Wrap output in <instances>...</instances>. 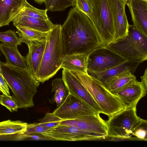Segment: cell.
Segmentation results:
<instances>
[{
    "instance_id": "836d02e7",
    "label": "cell",
    "mask_w": 147,
    "mask_h": 147,
    "mask_svg": "<svg viewBox=\"0 0 147 147\" xmlns=\"http://www.w3.org/2000/svg\"><path fill=\"white\" fill-rule=\"evenodd\" d=\"M0 90L3 94L10 95L8 86L1 73L0 74Z\"/></svg>"
},
{
    "instance_id": "d590c367",
    "label": "cell",
    "mask_w": 147,
    "mask_h": 147,
    "mask_svg": "<svg viewBox=\"0 0 147 147\" xmlns=\"http://www.w3.org/2000/svg\"><path fill=\"white\" fill-rule=\"evenodd\" d=\"M36 2L41 4L44 3L45 0H34Z\"/></svg>"
},
{
    "instance_id": "44dd1931",
    "label": "cell",
    "mask_w": 147,
    "mask_h": 147,
    "mask_svg": "<svg viewBox=\"0 0 147 147\" xmlns=\"http://www.w3.org/2000/svg\"><path fill=\"white\" fill-rule=\"evenodd\" d=\"M88 56L84 54L64 55L61 68L69 71H76L88 73Z\"/></svg>"
},
{
    "instance_id": "7a4b0ae2",
    "label": "cell",
    "mask_w": 147,
    "mask_h": 147,
    "mask_svg": "<svg viewBox=\"0 0 147 147\" xmlns=\"http://www.w3.org/2000/svg\"><path fill=\"white\" fill-rule=\"evenodd\" d=\"M0 69L18 109L33 107V98L40 84L28 68H20L1 62Z\"/></svg>"
},
{
    "instance_id": "f35d334b",
    "label": "cell",
    "mask_w": 147,
    "mask_h": 147,
    "mask_svg": "<svg viewBox=\"0 0 147 147\" xmlns=\"http://www.w3.org/2000/svg\"></svg>"
},
{
    "instance_id": "cb8c5ba5",
    "label": "cell",
    "mask_w": 147,
    "mask_h": 147,
    "mask_svg": "<svg viewBox=\"0 0 147 147\" xmlns=\"http://www.w3.org/2000/svg\"><path fill=\"white\" fill-rule=\"evenodd\" d=\"M136 77L130 72L124 73L110 81L105 87L114 94L136 80Z\"/></svg>"
},
{
    "instance_id": "2e32d148",
    "label": "cell",
    "mask_w": 147,
    "mask_h": 147,
    "mask_svg": "<svg viewBox=\"0 0 147 147\" xmlns=\"http://www.w3.org/2000/svg\"><path fill=\"white\" fill-rule=\"evenodd\" d=\"M133 25L147 37V1L128 0L127 2Z\"/></svg>"
},
{
    "instance_id": "f546056e",
    "label": "cell",
    "mask_w": 147,
    "mask_h": 147,
    "mask_svg": "<svg viewBox=\"0 0 147 147\" xmlns=\"http://www.w3.org/2000/svg\"><path fill=\"white\" fill-rule=\"evenodd\" d=\"M62 120L56 116L53 113H46L44 117L39 121L43 125L50 129L59 125Z\"/></svg>"
},
{
    "instance_id": "5b68a950",
    "label": "cell",
    "mask_w": 147,
    "mask_h": 147,
    "mask_svg": "<svg viewBox=\"0 0 147 147\" xmlns=\"http://www.w3.org/2000/svg\"><path fill=\"white\" fill-rule=\"evenodd\" d=\"M107 47L129 61L140 63L147 59V37L133 25H129L125 36Z\"/></svg>"
},
{
    "instance_id": "3957f363",
    "label": "cell",
    "mask_w": 147,
    "mask_h": 147,
    "mask_svg": "<svg viewBox=\"0 0 147 147\" xmlns=\"http://www.w3.org/2000/svg\"><path fill=\"white\" fill-rule=\"evenodd\" d=\"M61 25L57 24L49 32L35 79L43 83L53 77L61 68L64 55Z\"/></svg>"
},
{
    "instance_id": "ffe728a7",
    "label": "cell",
    "mask_w": 147,
    "mask_h": 147,
    "mask_svg": "<svg viewBox=\"0 0 147 147\" xmlns=\"http://www.w3.org/2000/svg\"><path fill=\"white\" fill-rule=\"evenodd\" d=\"M17 46L3 43L0 44V51L5 56L7 64L20 68L27 69L26 57L21 55Z\"/></svg>"
},
{
    "instance_id": "4fadbf2b",
    "label": "cell",
    "mask_w": 147,
    "mask_h": 147,
    "mask_svg": "<svg viewBox=\"0 0 147 147\" xmlns=\"http://www.w3.org/2000/svg\"><path fill=\"white\" fill-rule=\"evenodd\" d=\"M114 20L116 40L127 34L129 24L125 12L127 0H108Z\"/></svg>"
},
{
    "instance_id": "8d00e7d4",
    "label": "cell",
    "mask_w": 147,
    "mask_h": 147,
    "mask_svg": "<svg viewBox=\"0 0 147 147\" xmlns=\"http://www.w3.org/2000/svg\"><path fill=\"white\" fill-rule=\"evenodd\" d=\"M142 0L147 1V0Z\"/></svg>"
},
{
    "instance_id": "4dcf8cb0",
    "label": "cell",
    "mask_w": 147,
    "mask_h": 147,
    "mask_svg": "<svg viewBox=\"0 0 147 147\" xmlns=\"http://www.w3.org/2000/svg\"><path fill=\"white\" fill-rule=\"evenodd\" d=\"M75 6L86 15L90 20L92 19L93 12L89 0H75Z\"/></svg>"
},
{
    "instance_id": "277c9868",
    "label": "cell",
    "mask_w": 147,
    "mask_h": 147,
    "mask_svg": "<svg viewBox=\"0 0 147 147\" xmlns=\"http://www.w3.org/2000/svg\"><path fill=\"white\" fill-rule=\"evenodd\" d=\"M69 71L88 91L100 109L101 113L109 117L126 108L117 96L88 73L76 71Z\"/></svg>"
},
{
    "instance_id": "52a82bcc",
    "label": "cell",
    "mask_w": 147,
    "mask_h": 147,
    "mask_svg": "<svg viewBox=\"0 0 147 147\" xmlns=\"http://www.w3.org/2000/svg\"><path fill=\"white\" fill-rule=\"evenodd\" d=\"M142 119L137 115L136 107L126 108L109 117L106 121L107 137L129 139Z\"/></svg>"
},
{
    "instance_id": "e0dca14e",
    "label": "cell",
    "mask_w": 147,
    "mask_h": 147,
    "mask_svg": "<svg viewBox=\"0 0 147 147\" xmlns=\"http://www.w3.org/2000/svg\"><path fill=\"white\" fill-rule=\"evenodd\" d=\"M46 41L33 40L26 42L28 52L26 57L27 67L35 78L44 53Z\"/></svg>"
},
{
    "instance_id": "ba28073f",
    "label": "cell",
    "mask_w": 147,
    "mask_h": 147,
    "mask_svg": "<svg viewBox=\"0 0 147 147\" xmlns=\"http://www.w3.org/2000/svg\"><path fill=\"white\" fill-rule=\"evenodd\" d=\"M127 60L107 47L97 48L88 56L87 70L101 71L112 68Z\"/></svg>"
},
{
    "instance_id": "d6986e66",
    "label": "cell",
    "mask_w": 147,
    "mask_h": 147,
    "mask_svg": "<svg viewBox=\"0 0 147 147\" xmlns=\"http://www.w3.org/2000/svg\"><path fill=\"white\" fill-rule=\"evenodd\" d=\"M11 22L15 26H20L44 32L50 31L57 25L49 19L45 20L27 16H16Z\"/></svg>"
},
{
    "instance_id": "484cf974",
    "label": "cell",
    "mask_w": 147,
    "mask_h": 147,
    "mask_svg": "<svg viewBox=\"0 0 147 147\" xmlns=\"http://www.w3.org/2000/svg\"><path fill=\"white\" fill-rule=\"evenodd\" d=\"M47 10L36 8L26 1L24 7L16 16H27L45 20L49 19Z\"/></svg>"
},
{
    "instance_id": "8fae6325",
    "label": "cell",
    "mask_w": 147,
    "mask_h": 147,
    "mask_svg": "<svg viewBox=\"0 0 147 147\" xmlns=\"http://www.w3.org/2000/svg\"><path fill=\"white\" fill-rule=\"evenodd\" d=\"M47 140L77 141L93 140L88 133L73 126L59 124L41 134Z\"/></svg>"
},
{
    "instance_id": "d6a6232c",
    "label": "cell",
    "mask_w": 147,
    "mask_h": 147,
    "mask_svg": "<svg viewBox=\"0 0 147 147\" xmlns=\"http://www.w3.org/2000/svg\"><path fill=\"white\" fill-rule=\"evenodd\" d=\"M147 125V120L143 119L140 123L133 132L132 136H135L138 139L146 141Z\"/></svg>"
},
{
    "instance_id": "e575fe53",
    "label": "cell",
    "mask_w": 147,
    "mask_h": 147,
    "mask_svg": "<svg viewBox=\"0 0 147 147\" xmlns=\"http://www.w3.org/2000/svg\"><path fill=\"white\" fill-rule=\"evenodd\" d=\"M141 82L147 89V68H146L143 76H141Z\"/></svg>"
},
{
    "instance_id": "83f0119b",
    "label": "cell",
    "mask_w": 147,
    "mask_h": 147,
    "mask_svg": "<svg viewBox=\"0 0 147 147\" xmlns=\"http://www.w3.org/2000/svg\"><path fill=\"white\" fill-rule=\"evenodd\" d=\"M0 41L4 43L16 46L20 45L22 43L21 38L11 30L0 32Z\"/></svg>"
},
{
    "instance_id": "1f68e13d",
    "label": "cell",
    "mask_w": 147,
    "mask_h": 147,
    "mask_svg": "<svg viewBox=\"0 0 147 147\" xmlns=\"http://www.w3.org/2000/svg\"><path fill=\"white\" fill-rule=\"evenodd\" d=\"M0 104L5 106L9 111L13 112L17 111L18 106L12 96L3 94L1 95Z\"/></svg>"
},
{
    "instance_id": "7c38bea8",
    "label": "cell",
    "mask_w": 147,
    "mask_h": 147,
    "mask_svg": "<svg viewBox=\"0 0 147 147\" xmlns=\"http://www.w3.org/2000/svg\"><path fill=\"white\" fill-rule=\"evenodd\" d=\"M62 79L64 82L68 93L82 99L97 113H101L100 109L88 91L69 71L63 69Z\"/></svg>"
},
{
    "instance_id": "30bf717a",
    "label": "cell",
    "mask_w": 147,
    "mask_h": 147,
    "mask_svg": "<svg viewBox=\"0 0 147 147\" xmlns=\"http://www.w3.org/2000/svg\"><path fill=\"white\" fill-rule=\"evenodd\" d=\"M53 113L63 120L100 114L82 99L70 93L61 105Z\"/></svg>"
},
{
    "instance_id": "9c48e42d",
    "label": "cell",
    "mask_w": 147,
    "mask_h": 147,
    "mask_svg": "<svg viewBox=\"0 0 147 147\" xmlns=\"http://www.w3.org/2000/svg\"><path fill=\"white\" fill-rule=\"evenodd\" d=\"M60 124L76 127L88 133L93 140L107 137L106 121L101 118L99 114L85 115L74 119L63 120Z\"/></svg>"
},
{
    "instance_id": "4316f807",
    "label": "cell",
    "mask_w": 147,
    "mask_h": 147,
    "mask_svg": "<svg viewBox=\"0 0 147 147\" xmlns=\"http://www.w3.org/2000/svg\"><path fill=\"white\" fill-rule=\"evenodd\" d=\"M46 9L51 11H61L71 6H75V0H45Z\"/></svg>"
},
{
    "instance_id": "ac0fdd59",
    "label": "cell",
    "mask_w": 147,
    "mask_h": 147,
    "mask_svg": "<svg viewBox=\"0 0 147 147\" xmlns=\"http://www.w3.org/2000/svg\"><path fill=\"white\" fill-rule=\"evenodd\" d=\"M26 0H0V27L9 25L24 7Z\"/></svg>"
},
{
    "instance_id": "f1b7e54d",
    "label": "cell",
    "mask_w": 147,
    "mask_h": 147,
    "mask_svg": "<svg viewBox=\"0 0 147 147\" xmlns=\"http://www.w3.org/2000/svg\"><path fill=\"white\" fill-rule=\"evenodd\" d=\"M49 129L44 126L40 122L27 124L26 131L23 136L24 138H26L30 135H41L42 133Z\"/></svg>"
},
{
    "instance_id": "8992f818",
    "label": "cell",
    "mask_w": 147,
    "mask_h": 147,
    "mask_svg": "<svg viewBox=\"0 0 147 147\" xmlns=\"http://www.w3.org/2000/svg\"><path fill=\"white\" fill-rule=\"evenodd\" d=\"M93 12L91 20L102 47L116 41L113 17L108 0H89Z\"/></svg>"
},
{
    "instance_id": "d4e9b609",
    "label": "cell",
    "mask_w": 147,
    "mask_h": 147,
    "mask_svg": "<svg viewBox=\"0 0 147 147\" xmlns=\"http://www.w3.org/2000/svg\"><path fill=\"white\" fill-rule=\"evenodd\" d=\"M52 82L51 92L55 93L54 99L57 104V108L63 102L68 92L62 79L56 78Z\"/></svg>"
},
{
    "instance_id": "5bb4252c",
    "label": "cell",
    "mask_w": 147,
    "mask_h": 147,
    "mask_svg": "<svg viewBox=\"0 0 147 147\" xmlns=\"http://www.w3.org/2000/svg\"><path fill=\"white\" fill-rule=\"evenodd\" d=\"M139 64L138 62L127 60L120 64L106 70L99 72L87 70V73L100 81L105 87L110 81L122 74L130 72L134 74Z\"/></svg>"
},
{
    "instance_id": "7402d4cb",
    "label": "cell",
    "mask_w": 147,
    "mask_h": 147,
    "mask_svg": "<svg viewBox=\"0 0 147 147\" xmlns=\"http://www.w3.org/2000/svg\"><path fill=\"white\" fill-rule=\"evenodd\" d=\"M27 124L19 120L9 119L0 122V136L20 134L23 138Z\"/></svg>"
},
{
    "instance_id": "603a6c76",
    "label": "cell",
    "mask_w": 147,
    "mask_h": 147,
    "mask_svg": "<svg viewBox=\"0 0 147 147\" xmlns=\"http://www.w3.org/2000/svg\"><path fill=\"white\" fill-rule=\"evenodd\" d=\"M15 27L17 30L16 32L21 38L22 43L35 40L46 41L50 31L44 32L20 26Z\"/></svg>"
},
{
    "instance_id": "9a60e30c",
    "label": "cell",
    "mask_w": 147,
    "mask_h": 147,
    "mask_svg": "<svg viewBox=\"0 0 147 147\" xmlns=\"http://www.w3.org/2000/svg\"><path fill=\"white\" fill-rule=\"evenodd\" d=\"M147 89L137 80L115 93L126 107H136L139 101L145 96Z\"/></svg>"
},
{
    "instance_id": "6da1fadb",
    "label": "cell",
    "mask_w": 147,
    "mask_h": 147,
    "mask_svg": "<svg viewBox=\"0 0 147 147\" xmlns=\"http://www.w3.org/2000/svg\"><path fill=\"white\" fill-rule=\"evenodd\" d=\"M61 30L64 55H88L94 49L102 47L91 20L75 7L69 10Z\"/></svg>"
},
{
    "instance_id": "74e56055",
    "label": "cell",
    "mask_w": 147,
    "mask_h": 147,
    "mask_svg": "<svg viewBox=\"0 0 147 147\" xmlns=\"http://www.w3.org/2000/svg\"><path fill=\"white\" fill-rule=\"evenodd\" d=\"M1 74V71H0V74Z\"/></svg>"
}]
</instances>
